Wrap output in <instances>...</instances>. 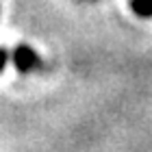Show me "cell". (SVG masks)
I'll return each mask as SVG.
<instances>
[{"label":"cell","instance_id":"6da1fadb","mask_svg":"<svg viewBox=\"0 0 152 152\" xmlns=\"http://www.w3.org/2000/svg\"><path fill=\"white\" fill-rule=\"evenodd\" d=\"M15 61H18V67H20V70H31V67L37 65V57L28 50V48H18Z\"/></svg>","mask_w":152,"mask_h":152},{"label":"cell","instance_id":"7a4b0ae2","mask_svg":"<svg viewBox=\"0 0 152 152\" xmlns=\"http://www.w3.org/2000/svg\"><path fill=\"white\" fill-rule=\"evenodd\" d=\"M137 11L139 13H148V11H152V0H137Z\"/></svg>","mask_w":152,"mask_h":152},{"label":"cell","instance_id":"3957f363","mask_svg":"<svg viewBox=\"0 0 152 152\" xmlns=\"http://www.w3.org/2000/svg\"><path fill=\"white\" fill-rule=\"evenodd\" d=\"M2 63H4V52H0V67H2Z\"/></svg>","mask_w":152,"mask_h":152}]
</instances>
